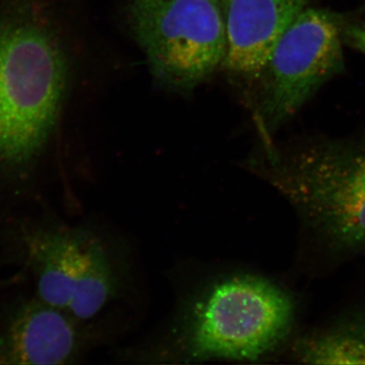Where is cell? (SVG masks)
Segmentation results:
<instances>
[{"label":"cell","mask_w":365,"mask_h":365,"mask_svg":"<svg viewBox=\"0 0 365 365\" xmlns=\"http://www.w3.org/2000/svg\"><path fill=\"white\" fill-rule=\"evenodd\" d=\"M69 78L52 0H0V168L25 169L47 150Z\"/></svg>","instance_id":"cell-1"},{"label":"cell","mask_w":365,"mask_h":365,"mask_svg":"<svg viewBox=\"0 0 365 365\" xmlns=\"http://www.w3.org/2000/svg\"><path fill=\"white\" fill-rule=\"evenodd\" d=\"M287 292L252 274H234L204 287L182 309L168 356L180 362L253 361L275 350L294 326Z\"/></svg>","instance_id":"cell-2"},{"label":"cell","mask_w":365,"mask_h":365,"mask_svg":"<svg viewBox=\"0 0 365 365\" xmlns=\"http://www.w3.org/2000/svg\"><path fill=\"white\" fill-rule=\"evenodd\" d=\"M260 173L333 252L365 251V144L312 145Z\"/></svg>","instance_id":"cell-3"},{"label":"cell","mask_w":365,"mask_h":365,"mask_svg":"<svg viewBox=\"0 0 365 365\" xmlns=\"http://www.w3.org/2000/svg\"><path fill=\"white\" fill-rule=\"evenodd\" d=\"M129 16L155 76L169 86L194 88L225 61L216 0H130Z\"/></svg>","instance_id":"cell-4"},{"label":"cell","mask_w":365,"mask_h":365,"mask_svg":"<svg viewBox=\"0 0 365 365\" xmlns=\"http://www.w3.org/2000/svg\"><path fill=\"white\" fill-rule=\"evenodd\" d=\"M342 26L324 9H304L262 71L261 113L269 130L290 119L343 68Z\"/></svg>","instance_id":"cell-5"},{"label":"cell","mask_w":365,"mask_h":365,"mask_svg":"<svg viewBox=\"0 0 365 365\" xmlns=\"http://www.w3.org/2000/svg\"><path fill=\"white\" fill-rule=\"evenodd\" d=\"M83 323L38 297L25 302L0 333V364H71L85 348Z\"/></svg>","instance_id":"cell-6"},{"label":"cell","mask_w":365,"mask_h":365,"mask_svg":"<svg viewBox=\"0 0 365 365\" xmlns=\"http://www.w3.org/2000/svg\"><path fill=\"white\" fill-rule=\"evenodd\" d=\"M309 0H225L227 52L230 71L258 78L287 29Z\"/></svg>","instance_id":"cell-7"},{"label":"cell","mask_w":365,"mask_h":365,"mask_svg":"<svg viewBox=\"0 0 365 365\" xmlns=\"http://www.w3.org/2000/svg\"><path fill=\"white\" fill-rule=\"evenodd\" d=\"M91 235L66 227H39L26 235V257L35 275L38 299L67 312Z\"/></svg>","instance_id":"cell-8"},{"label":"cell","mask_w":365,"mask_h":365,"mask_svg":"<svg viewBox=\"0 0 365 365\" xmlns=\"http://www.w3.org/2000/svg\"><path fill=\"white\" fill-rule=\"evenodd\" d=\"M294 352L304 364H365V306L302 338Z\"/></svg>","instance_id":"cell-9"},{"label":"cell","mask_w":365,"mask_h":365,"mask_svg":"<svg viewBox=\"0 0 365 365\" xmlns=\"http://www.w3.org/2000/svg\"><path fill=\"white\" fill-rule=\"evenodd\" d=\"M117 284L111 257L102 242L91 234L83 271L67 312L83 323L95 318L114 297Z\"/></svg>","instance_id":"cell-10"},{"label":"cell","mask_w":365,"mask_h":365,"mask_svg":"<svg viewBox=\"0 0 365 365\" xmlns=\"http://www.w3.org/2000/svg\"><path fill=\"white\" fill-rule=\"evenodd\" d=\"M343 37L348 44L365 55V23L346 26Z\"/></svg>","instance_id":"cell-11"},{"label":"cell","mask_w":365,"mask_h":365,"mask_svg":"<svg viewBox=\"0 0 365 365\" xmlns=\"http://www.w3.org/2000/svg\"><path fill=\"white\" fill-rule=\"evenodd\" d=\"M216 1H222V2H225V0H216Z\"/></svg>","instance_id":"cell-12"}]
</instances>
